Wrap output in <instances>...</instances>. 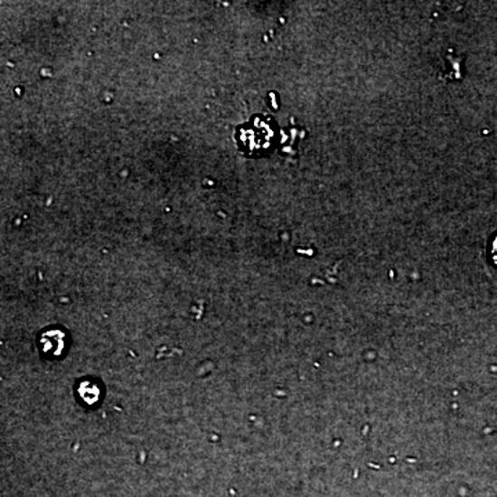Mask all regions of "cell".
Returning a JSON list of instances; mask_svg holds the SVG:
<instances>
[{
  "label": "cell",
  "mask_w": 497,
  "mask_h": 497,
  "mask_svg": "<svg viewBox=\"0 0 497 497\" xmlns=\"http://www.w3.org/2000/svg\"><path fill=\"white\" fill-rule=\"evenodd\" d=\"M64 348V333L60 331H47L46 333L42 336L41 345L44 354L50 355V357H57L61 354V350L59 347Z\"/></svg>",
  "instance_id": "6da1fadb"
},
{
  "label": "cell",
  "mask_w": 497,
  "mask_h": 497,
  "mask_svg": "<svg viewBox=\"0 0 497 497\" xmlns=\"http://www.w3.org/2000/svg\"><path fill=\"white\" fill-rule=\"evenodd\" d=\"M491 256L493 258L494 264H497V237L492 240Z\"/></svg>",
  "instance_id": "3957f363"
},
{
  "label": "cell",
  "mask_w": 497,
  "mask_h": 497,
  "mask_svg": "<svg viewBox=\"0 0 497 497\" xmlns=\"http://www.w3.org/2000/svg\"><path fill=\"white\" fill-rule=\"evenodd\" d=\"M97 386L90 384V381H85V383L80 384V397L82 398V401H85L86 404H96L98 401L97 395L91 394V389H96Z\"/></svg>",
  "instance_id": "7a4b0ae2"
}]
</instances>
